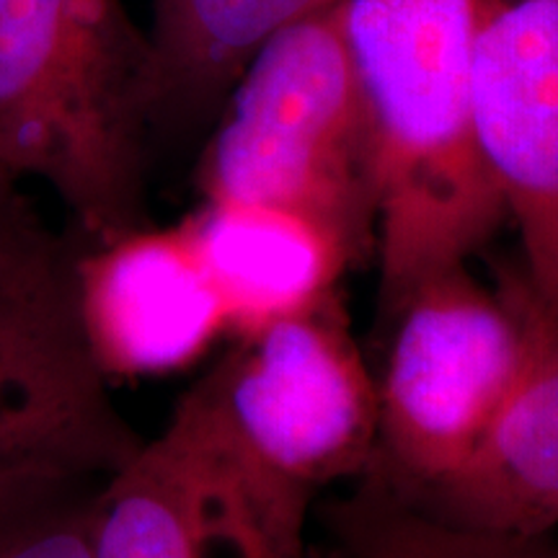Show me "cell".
<instances>
[{
	"label": "cell",
	"mask_w": 558,
	"mask_h": 558,
	"mask_svg": "<svg viewBox=\"0 0 558 558\" xmlns=\"http://www.w3.org/2000/svg\"><path fill=\"white\" fill-rule=\"evenodd\" d=\"M378 163V303L509 222L473 122L471 0H339Z\"/></svg>",
	"instance_id": "1"
},
{
	"label": "cell",
	"mask_w": 558,
	"mask_h": 558,
	"mask_svg": "<svg viewBox=\"0 0 558 558\" xmlns=\"http://www.w3.org/2000/svg\"><path fill=\"white\" fill-rule=\"evenodd\" d=\"M153 50L122 0H0V169L90 243L145 226Z\"/></svg>",
	"instance_id": "2"
},
{
	"label": "cell",
	"mask_w": 558,
	"mask_h": 558,
	"mask_svg": "<svg viewBox=\"0 0 558 558\" xmlns=\"http://www.w3.org/2000/svg\"><path fill=\"white\" fill-rule=\"evenodd\" d=\"M222 104L197 166L202 199L290 209L354 264L373 256L378 163L339 0L275 34Z\"/></svg>",
	"instance_id": "3"
},
{
	"label": "cell",
	"mask_w": 558,
	"mask_h": 558,
	"mask_svg": "<svg viewBox=\"0 0 558 558\" xmlns=\"http://www.w3.org/2000/svg\"><path fill=\"white\" fill-rule=\"evenodd\" d=\"M186 396L251 473L308 499L375 463V373L341 290L235 337Z\"/></svg>",
	"instance_id": "4"
},
{
	"label": "cell",
	"mask_w": 558,
	"mask_h": 558,
	"mask_svg": "<svg viewBox=\"0 0 558 558\" xmlns=\"http://www.w3.org/2000/svg\"><path fill=\"white\" fill-rule=\"evenodd\" d=\"M380 318L388 339L367 473L414 497L478 448L518 380L525 331L505 292L478 282L469 264L418 279Z\"/></svg>",
	"instance_id": "5"
},
{
	"label": "cell",
	"mask_w": 558,
	"mask_h": 558,
	"mask_svg": "<svg viewBox=\"0 0 558 558\" xmlns=\"http://www.w3.org/2000/svg\"><path fill=\"white\" fill-rule=\"evenodd\" d=\"M313 499L251 473L190 396L104 481L96 558H339L308 543Z\"/></svg>",
	"instance_id": "6"
},
{
	"label": "cell",
	"mask_w": 558,
	"mask_h": 558,
	"mask_svg": "<svg viewBox=\"0 0 558 558\" xmlns=\"http://www.w3.org/2000/svg\"><path fill=\"white\" fill-rule=\"evenodd\" d=\"M471 65L481 156L558 313V0H471Z\"/></svg>",
	"instance_id": "7"
},
{
	"label": "cell",
	"mask_w": 558,
	"mask_h": 558,
	"mask_svg": "<svg viewBox=\"0 0 558 558\" xmlns=\"http://www.w3.org/2000/svg\"><path fill=\"white\" fill-rule=\"evenodd\" d=\"M96 365L73 277L0 284V465L50 460L114 476L145 439Z\"/></svg>",
	"instance_id": "8"
},
{
	"label": "cell",
	"mask_w": 558,
	"mask_h": 558,
	"mask_svg": "<svg viewBox=\"0 0 558 558\" xmlns=\"http://www.w3.org/2000/svg\"><path fill=\"white\" fill-rule=\"evenodd\" d=\"M83 333L109 380L160 378L199 362L228 316L186 228H132L75 254Z\"/></svg>",
	"instance_id": "9"
},
{
	"label": "cell",
	"mask_w": 558,
	"mask_h": 558,
	"mask_svg": "<svg viewBox=\"0 0 558 558\" xmlns=\"http://www.w3.org/2000/svg\"><path fill=\"white\" fill-rule=\"evenodd\" d=\"M497 275L525 331L518 380L473 456L448 478L403 499L458 527L548 535L558 525V313L538 298L522 267H501Z\"/></svg>",
	"instance_id": "10"
},
{
	"label": "cell",
	"mask_w": 558,
	"mask_h": 558,
	"mask_svg": "<svg viewBox=\"0 0 558 558\" xmlns=\"http://www.w3.org/2000/svg\"><path fill=\"white\" fill-rule=\"evenodd\" d=\"M181 226L218 290L230 339L311 308L354 267L344 243L290 209L202 199Z\"/></svg>",
	"instance_id": "11"
},
{
	"label": "cell",
	"mask_w": 558,
	"mask_h": 558,
	"mask_svg": "<svg viewBox=\"0 0 558 558\" xmlns=\"http://www.w3.org/2000/svg\"><path fill=\"white\" fill-rule=\"evenodd\" d=\"M337 0H150L153 132L226 101L248 60L300 19Z\"/></svg>",
	"instance_id": "12"
},
{
	"label": "cell",
	"mask_w": 558,
	"mask_h": 558,
	"mask_svg": "<svg viewBox=\"0 0 558 558\" xmlns=\"http://www.w3.org/2000/svg\"><path fill=\"white\" fill-rule=\"evenodd\" d=\"M339 558H556L548 535H501L450 525L365 473L324 507Z\"/></svg>",
	"instance_id": "13"
},
{
	"label": "cell",
	"mask_w": 558,
	"mask_h": 558,
	"mask_svg": "<svg viewBox=\"0 0 558 558\" xmlns=\"http://www.w3.org/2000/svg\"><path fill=\"white\" fill-rule=\"evenodd\" d=\"M104 481L50 460L0 465V558H96Z\"/></svg>",
	"instance_id": "14"
},
{
	"label": "cell",
	"mask_w": 558,
	"mask_h": 558,
	"mask_svg": "<svg viewBox=\"0 0 558 558\" xmlns=\"http://www.w3.org/2000/svg\"><path fill=\"white\" fill-rule=\"evenodd\" d=\"M24 181L0 169V284H52L73 277L75 254L47 226Z\"/></svg>",
	"instance_id": "15"
},
{
	"label": "cell",
	"mask_w": 558,
	"mask_h": 558,
	"mask_svg": "<svg viewBox=\"0 0 558 558\" xmlns=\"http://www.w3.org/2000/svg\"><path fill=\"white\" fill-rule=\"evenodd\" d=\"M556 558H558V554H556Z\"/></svg>",
	"instance_id": "16"
}]
</instances>
